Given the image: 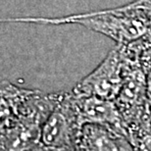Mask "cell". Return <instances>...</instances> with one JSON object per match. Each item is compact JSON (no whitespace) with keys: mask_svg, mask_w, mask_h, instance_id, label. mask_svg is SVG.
<instances>
[{"mask_svg":"<svg viewBox=\"0 0 151 151\" xmlns=\"http://www.w3.org/2000/svg\"><path fill=\"white\" fill-rule=\"evenodd\" d=\"M32 23L55 26L77 24L113 39L119 45H128L140 39L149 43L148 18L135 0L119 7L99 11L54 18L34 17Z\"/></svg>","mask_w":151,"mask_h":151,"instance_id":"cell-1","label":"cell"},{"mask_svg":"<svg viewBox=\"0 0 151 151\" xmlns=\"http://www.w3.org/2000/svg\"><path fill=\"white\" fill-rule=\"evenodd\" d=\"M141 64L145 74L146 83V97L149 111L151 113V47L145 48L141 53Z\"/></svg>","mask_w":151,"mask_h":151,"instance_id":"cell-9","label":"cell"},{"mask_svg":"<svg viewBox=\"0 0 151 151\" xmlns=\"http://www.w3.org/2000/svg\"><path fill=\"white\" fill-rule=\"evenodd\" d=\"M29 89L8 81L0 83V134L13 125L22 110Z\"/></svg>","mask_w":151,"mask_h":151,"instance_id":"cell-8","label":"cell"},{"mask_svg":"<svg viewBox=\"0 0 151 151\" xmlns=\"http://www.w3.org/2000/svg\"><path fill=\"white\" fill-rule=\"evenodd\" d=\"M122 83V56L119 45H116L91 73L76 84L72 91L78 95L96 96L114 101Z\"/></svg>","mask_w":151,"mask_h":151,"instance_id":"cell-5","label":"cell"},{"mask_svg":"<svg viewBox=\"0 0 151 151\" xmlns=\"http://www.w3.org/2000/svg\"><path fill=\"white\" fill-rule=\"evenodd\" d=\"M72 93L81 125L95 124V125L106 126L125 134L128 137L122 117L115 101L107 100L96 96L78 95L73 91Z\"/></svg>","mask_w":151,"mask_h":151,"instance_id":"cell-6","label":"cell"},{"mask_svg":"<svg viewBox=\"0 0 151 151\" xmlns=\"http://www.w3.org/2000/svg\"><path fill=\"white\" fill-rule=\"evenodd\" d=\"M81 127L73 93L59 92L58 100L42 127L37 151H78Z\"/></svg>","mask_w":151,"mask_h":151,"instance_id":"cell-4","label":"cell"},{"mask_svg":"<svg viewBox=\"0 0 151 151\" xmlns=\"http://www.w3.org/2000/svg\"><path fill=\"white\" fill-rule=\"evenodd\" d=\"M119 47L122 56L123 83L114 101L128 135L129 132L137 128L146 117L151 116L146 97L145 74L140 58L146 45L140 39Z\"/></svg>","mask_w":151,"mask_h":151,"instance_id":"cell-2","label":"cell"},{"mask_svg":"<svg viewBox=\"0 0 151 151\" xmlns=\"http://www.w3.org/2000/svg\"><path fill=\"white\" fill-rule=\"evenodd\" d=\"M78 151H134L125 134L106 126L86 124L81 127Z\"/></svg>","mask_w":151,"mask_h":151,"instance_id":"cell-7","label":"cell"},{"mask_svg":"<svg viewBox=\"0 0 151 151\" xmlns=\"http://www.w3.org/2000/svg\"><path fill=\"white\" fill-rule=\"evenodd\" d=\"M58 97L59 92L29 89L19 117L0 134V151H37L43 124Z\"/></svg>","mask_w":151,"mask_h":151,"instance_id":"cell-3","label":"cell"},{"mask_svg":"<svg viewBox=\"0 0 151 151\" xmlns=\"http://www.w3.org/2000/svg\"><path fill=\"white\" fill-rule=\"evenodd\" d=\"M137 4L141 8L145 15L148 18L149 25H150V32L148 37V42L151 44V0H135Z\"/></svg>","mask_w":151,"mask_h":151,"instance_id":"cell-10","label":"cell"}]
</instances>
